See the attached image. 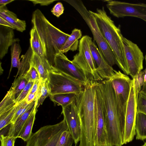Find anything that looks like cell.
Instances as JSON below:
<instances>
[{
	"label": "cell",
	"mask_w": 146,
	"mask_h": 146,
	"mask_svg": "<svg viewBox=\"0 0 146 146\" xmlns=\"http://www.w3.org/2000/svg\"><path fill=\"white\" fill-rule=\"evenodd\" d=\"M110 80L114 92L120 120L125 126L127 107L133 79L120 71L115 70L114 75Z\"/></svg>",
	"instance_id": "7"
},
{
	"label": "cell",
	"mask_w": 146,
	"mask_h": 146,
	"mask_svg": "<svg viewBox=\"0 0 146 146\" xmlns=\"http://www.w3.org/2000/svg\"><path fill=\"white\" fill-rule=\"evenodd\" d=\"M31 22L33 27L37 31L45 56L50 65L53 66L55 55L60 52L70 35L51 24L38 9L33 13Z\"/></svg>",
	"instance_id": "3"
},
{
	"label": "cell",
	"mask_w": 146,
	"mask_h": 146,
	"mask_svg": "<svg viewBox=\"0 0 146 146\" xmlns=\"http://www.w3.org/2000/svg\"><path fill=\"white\" fill-rule=\"evenodd\" d=\"M90 11L95 17L103 37L114 55L116 64L125 74L129 75L120 27H117L108 15L104 7L101 9H97L96 12Z\"/></svg>",
	"instance_id": "4"
},
{
	"label": "cell",
	"mask_w": 146,
	"mask_h": 146,
	"mask_svg": "<svg viewBox=\"0 0 146 146\" xmlns=\"http://www.w3.org/2000/svg\"><path fill=\"white\" fill-rule=\"evenodd\" d=\"M26 146H38L36 132L32 133L30 139L27 141Z\"/></svg>",
	"instance_id": "39"
},
{
	"label": "cell",
	"mask_w": 146,
	"mask_h": 146,
	"mask_svg": "<svg viewBox=\"0 0 146 146\" xmlns=\"http://www.w3.org/2000/svg\"><path fill=\"white\" fill-rule=\"evenodd\" d=\"M36 111L35 108L31 113L24 124L17 138H21L25 141H27L30 139L32 134V131Z\"/></svg>",
	"instance_id": "24"
},
{
	"label": "cell",
	"mask_w": 146,
	"mask_h": 146,
	"mask_svg": "<svg viewBox=\"0 0 146 146\" xmlns=\"http://www.w3.org/2000/svg\"><path fill=\"white\" fill-rule=\"evenodd\" d=\"M34 82L29 81L24 89L21 93L19 96L15 100V102L17 105L25 100L27 96L29 93Z\"/></svg>",
	"instance_id": "36"
},
{
	"label": "cell",
	"mask_w": 146,
	"mask_h": 146,
	"mask_svg": "<svg viewBox=\"0 0 146 146\" xmlns=\"http://www.w3.org/2000/svg\"><path fill=\"white\" fill-rule=\"evenodd\" d=\"M82 33L80 30L74 29L72 32L61 49L60 52L64 53L69 50L74 51L78 48L79 41L78 40L81 38Z\"/></svg>",
	"instance_id": "21"
},
{
	"label": "cell",
	"mask_w": 146,
	"mask_h": 146,
	"mask_svg": "<svg viewBox=\"0 0 146 146\" xmlns=\"http://www.w3.org/2000/svg\"><path fill=\"white\" fill-rule=\"evenodd\" d=\"M64 8L63 4L60 2H58L53 7L51 10L52 14L57 17H59L64 13Z\"/></svg>",
	"instance_id": "38"
},
{
	"label": "cell",
	"mask_w": 146,
	"mask_h": 146,
	"mask_svg": "<svg viewBox=\"0 0 146 146\" xmlns=\"http://www.w3.org/2000/svg\"><path fill=\"white\" fill-rule=\"evenodd\" d=\"M13 29L0 25V58L2 59L8 52L9 47L15 38Z\"/></svg>",
	"instance_id": "18"
},
{
	"label": "cell",
	"mask_w": 146,
	"mask_h": 146,
	"mask_svg": "<svg viewBox=\"0 0 146 146\" xmlns=\"http://www.w3.org/2000/svg\"><path fill=\"white\" fill-rule=\"evenodd\" d=\"M50 100L54 104H57L63 107L76 102V94L69 93L49 95Z\"/></svg>",
	"instance_id": "25"
},
{
	"label": "cell",
	"mask_w": 146,
	"mask_h": 146,
	"mask_svg": "<svg viewBox=\"0 0 146 146\" xmlns=\"http://www.w3.org/2000/svg\"><path fill=\"white\" fill-rule=\"evenodd\" d=\"M18 38H15L11 46V64L10 73L13 68H17L19 70L20 68L21 60L19 56L21 51Z\"/></svg>",
	"instance_id": "26"
},
{
	"label": "cell",
	"mask_w": 146,
	"mask_h": 146,
	"mask_svg": "<svg viewBox=\"0 0 146 146\" xmlns=\"http://www.w3.org/2000/svg\"><path fill=\"white\" fill-rule=\"evenodd\" d=\"M121 37L129 67V75L133 79L142 71L144 57L137 44L124 37L122 35Z\"/></svg>",
	"instance_id": "10"
},
{
	"label": "cell",
	"mask_w": 146,
	"mask_h": 146,
	"mask_svg": "<svg viewBox=\"0 0 146 146\" xmlns=\"http://www.w3.org/2000/svg\"><path fill=\"white\" fill-rule=\"evenodd\" d=\"M0 17L11 25L14 29L21 32L26 30L25 21L18 18L16 14L8 10L6 6L0 7Z\"/></svg>",
	"instance_id": "20"
},
{
	"label": "cell",
	"mask_w": 146,
	"mask_h": 146,
	"mask_svg": "<svg viewBox=\"0 0 146 146\" xmlns=\"http://www.w3.org/2000/svg\"><path fill=\"white\" fill-rule=\"evenodd\" d=\"M0 25L8 27L14 29L12 26L8 22L0 17Z\"/></svg>",
	"instance_id": "43"
},
{
	"label": "cell",
	"mask_w": 146,
	"mask_h": 146,
	"mask_svg": "<svg viewBox=\"0 0 146 146\" xmlns=\"http://www.w3.org/2000/svg\"><path fill=\"white\" fill-rule=\"evenodd\" d=\"M29 105L25 100L17 105L16 111L11 120V123H15L17 118L26 111Z\"/></svg>",
	"instance_id": "34"
},
{
	"label": "cell",
	"mask_w": 146,
	"mask_h": 146,
	"mask_svg": "<svg viewBox=\"0 0 146 146\" xmlns=\"http://www.w3.org/2000/svg\"><path fill=\"white\" fill-rule=\"evenodd\" d=\"M90 47L99 75L103 80H110L114 75L115 70L106 61L92 40Z\"/></svg>",
	"instance_id": "16"
},
{
	"label": "cell",
	"mask_w": 146,
	"mask_h": 146,
	"mask_svg": "<svg viewBox=\"0 0 146 146\" xmlns=\"http://www.w3.org/2000/svg\"><path fill=\"white\" fill-rule=\"evenodd\" d=\"M54 67L80 82L83 86L88 80L83 70L61 52L55 56Z\"/></svg>",
	"instance_id": "13"
},
{
	"label": "cell",
	"mask_w": 146,
	"mask_h": 146,
	"mask_svg": "<svg viewBox=\"0 0 146 146\" xmlns=\"http://www.w3.org/2000/svg\"><path fill=\"white\" fill-rule=\"evenodd\" d=\"M41 81V79L34 81L33 86L29 92L30 93H37Z\"/></svg>",
	"instance_id": "41"
},
{
	"label": "cell",
	"mask_w": 146,
	"mask_h": 146,
	"mask_svg": "<svg viewBox=\"0 0 146 146\" xmlns=\"http://www.w3.org/2000/svg\"><path fill=\"white\" fill-rule=\"evenodd\" d=\"M135 129L136 139L144 140L146 139V115L140 112H137Z\"/></svg>",
	"instance_id": "22"
},
{
	"label": "cell",
	"mask_w": 146,
	"mask_h": 146,
	"mask_svg": "<svg viewBox=\"0 0 146 146\" xmlns=\"http://www.w3.org/2000/svg\"><path fill=\"white\" fill-rule=\"evenodd\" d=\"M29 81L34 82L40 79L38 72L36 68L32 66L31 67L24 76Z\"/></svg>",
	"instance_id": "35"
},
{
	"label": "cell",
	"mask_w": 146,
	"mask_h": 146,
	"mask_svg": "<svg viewBox=\"0 0 146 146\" xmlns=\"http://www.w3.org/2000/svg\"><path fill=\"white\" fill-rule=\"evenodd\" d=\"M106 133L107 146L125 144V126L120 120L114 90L110 80L98 82Z\"/></svg>",
	"instance_id": "2"
},
{
	"label": "cell",
	"mask_w": 146,
	"mask_h": 146,
	"mask_svg": "<svg viewBox=\"0 0 146 146\" xmlns=\"http://www.w3.org/2000/svg\"><path fill=\"white\" fill-rule=\"evenodd\" d=\"M36 99L30 103L26 111L16 119L15 123L10 124L8 131L6 136H17L24 124L35 108Z\"/></svg>",
	"instance_id": "17"
},
{
	"label": "cell",
	"mask_w": 146,
	"mask_h": 146,
	"mask_svg": "<svg viewBox=\"0 0 146 146\" xmlns=\"http://www.w3.org/2000/svg\"><path fill=\"white\" fill-rule=\"evenodd\" d=\"M33 51L30 45L25 53L22 55L20 67L18 70L16 77L19 76H24L32 66V60Z\"/></svg>",
	"instance_id": "23"
},
{
	"label": "cell",
	"mask_w": 146,
	"mask_h": 146,
	"mask_svg": "<svg viewBox=\"0 0 146 146\" xmlns=\"http://www.w3.org/2000/svg\"><path fill=\"white\" fill-rule=\"evenodd\" d=\"M97 82L88 80L83 90L76 94V104L80 127L79 146H96L95 98Z\"/></svg>",
	"instance_id": "1"
},
{
	"label": "cell",
	"mask_w": 146,
	"mask_h": 146,
	"mask_svg": "<svg viewBox=\"0 0 146 146\" xmlns=\"http://www.w3.org/2000/svg\"><path fill=\"white\" fill-rule=\"evenodd\" d=\"M110 13L117 18L133 17L146 22V4L132 3L115 0H106Z\"/></svg>",
	"instance_id": "9"
},
{
	"label": "cell",
	"mask_w": 146,
	"mask_h": 146,
	"mask_svg": "<svg viewBox=\"0 0 146 146\" xmlns=\"http://www.w3.org/2000/svg\"><path fill=\"white\" fill-rule=\"evenodd\" d=\"M0 137L1 146H14L16 137L1 135Z\"/></svg>",
	"instance_id": "37"
},
{
	"label": "cell",
	"mask_w": 146,
	"mask_h": 146,
	"mask_svg": "<svg viewBox=\"0 0 146 146\" xmlns=\"http://www.w3.org/2000/svg\"><path fill=\"white\" fill-rule=\"evenodd\" d=\"M30 45L34 52L38 54L44 66L49 72L52 66L49 63L43 51V48L36 29L33 27L30 33Z\"/></svg>",
	"instance_id": "19"
},
{
	"label": "cell",
	"mask_w": 146,
	"mask_h": 146,
	"mask_svg": "<svg viewBox=\"0 0 146 146\" xmlns=\"http://www.w3.org/2000/svg\"><path fill=\"white\" fill-rule=\"evenodd\" d=\"M65 119L70 131L76 146L80 141V127L76 102L62 107V113Z\"/></svg>",
	"instance_id": "15"
},
{
	"label": "cell",
	"mask_w": 146,
	"mask_h": 146,
	"mask_svg": "<svg viewBox=\"0 0 146 146\" xmlns=\"http://www.w3.org/2000/svg\"><path fill=\"white\" fill-rule=\"evenodd\" d=\"M37 94V93L34 94L29 93L25 99L27 103L29 104L33 102L36 99Z\"/></svg>",
	"instance_id": "42"
},
{
	"label": "cell",
	"mask_w": 146,
	"mask_h": 146,
	"mask_svg": "<svg viewBox=\"0 0 146 146\" xmlns=\"http://www.w3.org/2000/svg\"><path fill=\"white\" fill-rule=\"evenodd\" d=\"M11 92L9 90L0 104V115L17 105Z\"/></svg>",
	"instance_id": "30"
},
{
	"label": "cell",
	"mask_w": 146,
	"mask_h": 146,
	"mask_svg": "<svg viewBox=\"0 0 146 146\" xmlns=\"http://www.w3.org/2000/svg\"><path fill=\"white\" fill-rule=\"evenodd\" d=\"M74 142V139L70 131L65 130L60 135L56 146H72Z\"/></svg>",
	"instance_id": "32"
},
{
	"label": "cell",
	"mask_w": 146,
	"mask_h": 146,
	"mask_svg": "<svg viewBox=\"0 0 146 146\" xmlns=\"http://www.w3.org/2000/svg\"><path fill=\"white\" fill-rule=\"evenodd\" d=\"M64 1L74 8L86 22L92 33L94 40L97 43L99 50L108 64L112 67L116 64L114 55L106 42L95 18L90 11L88 10L81 0Z\"/></svg>",
	"instance_id": "5"
},
{
	"label": "cell",
	"mask_w": 146,
	"mask_h": 146,
	"mask_svg": "<svg viewBox=\"0 0 146 146\" xmlns=\"http://www.w3.org/2000/svg\"><path fill=\"white\" fill-rule=\"evenodd\" d=\"M14 1V0H0V7L6 6V5Z\"/></svg>",
	"instance_id": "44"
},
{
	"label": "cell",
	"mask_w": 146,
	"mask_h": 146,
	"mask_svg": "<svg viewBox=\"0 0 146 146\" xmlns=\"http://www.w3.org/2000/svg\"></svg>",
	"instance_id": "47"
},
{
	"label": "cell",
	"mask_w": 146,
	"mask_h": 146,
	"mask_svg": "<svg viewBox=\"0 0 146 146\" xmlns=\"http://www.w3.org/2000/svg\"><path fill=\"white\" fill-rule=\"evenodd\" d=\"M32 66L36 68L42 80H45L48 79V71L43 65L39 56L34 52L32 58Z\"/></svg>",
	"instance_id": "28"
},
{
	"label": "cell",
	"mask_w": 146,
	"mask_h": 146,
	"mask_svg": "<svg viewBox=\"0 0 146 146\" xmlns=\"http://www.w3.org/2000/svg\"><path fill=\"white\" fill-rule=\"evenodd\" d=\"M137 111L146 115V93L141 90L139 92L137 102Z\"/></svg>",
	"instance_id": "33"
},
{
	"label": "cell",
	"mask_w": 146,
	"mask_h": 146,
	"mask_svg": "<svg viewBox=\"0 0 146 146\" xmlns=\"http://www.w3.org/2000/svg\"><path fill=\"white\" fill-rule=\"evenodd\" d=\"M92 38L88 35L83 36L79 40V52L73 57L72 61L84 72L87 79L100 82L104 80L99 75L90 47Z\"/></svg>",
	"instance_id": "6"
},
{
	"label": "cell",
	"mask_w": 146,
	"mask_h": 146,
	"mask_svg": "<svg viewBox=\"0 0 146 146\" xmlns=\"http://www.w3.org/2000/svg\"><path fill=\"white\" fill-rule=\"evenodd\" d=\"M144 58L145 60V64H146V67L145 69H146V54ZM144 92L146 93V83H145L143 86V88L142 90Z\"/></svg>",
	"instance_id": "45"
},
{
	"label": "cell",
	"mask_w": 146,
	"mask_h": 146,
	"mask_svg": "<svg viewBox=\"0 0 146 146\" xmlns=\"http://www.w3.org/2000/svg\"><path fill=\"white\" fill-rule=\"evenodd\" d=\"M68 130L65 119L53 125H49L41 127L36 132L38 146H56L62 133Z\"/></svg>",
	"instance_id": "11"
},
{
	"label": "cell",
	"mask_w": 146,
	"mask_h": 146,
	"mask_svg": "<svg viewBox=\"0 0 146 146\" xmlns=\"http://www.w3.org/2000/svg\"><path fill=\"white\" fill-rule=\"evenodd\" d=\"M96 115V146H107L106 133L100 90L97 82L95 98Z\"/></svg>",
	"instance_id": "14"
},
{
	"label": "cell",
	"mask_w": 146,
	"mask_h": 146,
	"mask_svg": "<svg viewBox=\"0 0 146 146\" xmlns=\"http://www.w3.org/2000/svg\"><path fill=\"white\" fill-rule=\"evenodd\" d=\"M48 80L49 95L69 93L77 94L84 88L80 82L57 70L53 66L48 72Z\"/></svg>",
	"instance_id": "8"
},
{
	"label": "cell",
	"mask_w": 146,
	"mask_h": 146,
	"mask_svg": "<svg viewBox=\"0 0 146 146\" xmlns=\"http://www.w3.org/2000/svg\"><path fill=\"white\" fill-rule=\"evenodd\" d=\"M137 98L136 96L134 81L133 79L125 114V144L131 141L136 135L135 123L137 112Z\"/></svg>",
	"instance_id": "12"
},
{
	"label": "cell",
	"mask_w": 146,
	"mask_h": 146,
	"mask_svg": "<svg viewBox=\"0 0 146 146\" xmlns=\"http://www.w3.org/2000/svg\"><path fill=\"white\" fill-rule=\"evenodd\" d=\"M32 2L34 5L39 4L41 6H47L53 3L55 0H29Z\"/></svg>",
	"instance_id": "40"
},
{
	"label": "cell",
	"mask_w": 146,
	"mask_h": 146,
	"mask_svg": "<svg viewBox=\"0 0 146 146\" xmlns=\"http://www.w3.org/2000/svg\"><path fill=\"white\" fill-rule=\"evenodd\" d=\"M16 106L0 115V130L11 123L16 111Z\"/></svg>",
	"instance_id": "31"
},
{
	"label": "cell",
	"mask_w": 146,
	"mask_h": 146,
	"mask_svg": "<svg viewBox=\"0 0 146 146\" xmlns=\"http://www.w3.org/2000/svg\"><path fill=\"white\" fill-rule=\"evenodd\" d=\"M142 146H146V141L144 143L143 145Z\"/></svg>",
	"instance_id": "46"
},
{
	"label": "cell",
	"mask_w": 146,
	"mask_h": 146,
	"mask_svg": "<svg viewBox=\"0 0 146 146\" xmlns=\"http://www.w3.org/2000/svg\"><path fill=\"white\" fill-rule=\"evenodd\" d=\"M29 81L24 76H19L14 80L9 89L15 100L19 96Z\"/></svg>",
	"instance_id": "27"
},
{
	"label": "cell",
	"mask_w": 146,
	"mask_h": 146,
	"mask_svg": "<svg viewBox=\"0 0 146 146\" xmlns=\"http://www.w3.org/2000/svg\"><path fill=\"white\" fill-rule=\"evenodd\" d=\"M48 79L45 80H42L41 79L36 98L35 108L36 110L39 106L42 104L45 99L49 95L48 86Z\"/></svg>",
	"instance_id": "29"
}]
</instances>
